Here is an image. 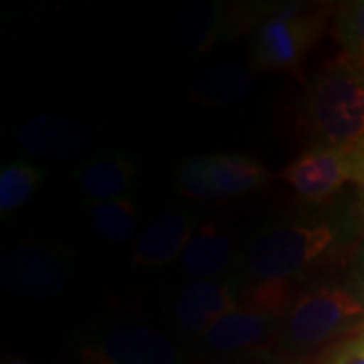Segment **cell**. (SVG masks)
<instances>
[{
  "instance_id": "1",
  "label": "cell",
  "mask_w": 364,
  "mask_h": 364,
  "mask_svg": "<svg viewBox=\"0 0 364 364\" xmlns=\"http://www.w3.org/2000/svg\"><path fill=\"white\" fill-rule=\"evenodd\" d=\"M344 229L332 217H298L255 233L243 253V269L255 282L291 279L338 247Z\"/></svg>"
},
{
  "instance_id": "2",
  "label": "cell",
  "mask_w": 364,
  "mask_h": 364,
  "mask_svg": "<svg viewBox=\"0 0 364 364\" xmlns=\"http://www.w3.org/2000/svg\"><path fill=\"white\" fill-rule=\"evenodd\" d=\"M304 122L320 146L352 148L364 140V75L344 57L308 83Z\"/></svg>"
},
{
  "instance_id": "3",
  "label": "cell",
  "mask_w": 364,
  "mask_h": 364,
  "mask_svg": "<svg viewBox=\"0 0 364 364\" xmlns=\"http://www.w3.org/2000/svg\"><path fill=\"white\" fill-rule=\"evenodd\" d=\"M364 328V304L338 286L304 294L282 324V336L291 350H312Z\"/></svg>"
},
{
  "instance_id": "4",
  "label": "cell",
  "mask_w": 364,
  "mask_h": 364,
  "mask_svg": "<svg viewBox=\"0 0 364 364\" xmlns=\"http://www.w3.org/2000/svg\"><path fill=\"white\" fill-rule=\"evenodd\" d=\"M326 9L279 4L255 26L249 53L253 65L267 71H289L308 57L326 28Z\"/></svg>"
},
{
  "instance_id": "5",
  "label": "cell",
  "mask_w": 364,
  "mask_h": 364,
  "mask_svg": "<svg viewBox=\"0 0 364 364\" xmlns=\"http://www.w3.org/2000/svg\"><path fill=\"white\" fill-rule=\"evenodd\" d=\"M81 364H186L178 344L140 322L91 326L79 334Z\"/></svg>"
},
{
  "instance_id": "6",
  "label": "cell",
  "mask_w": 364,
  "mask_h": 364,
  "mask_svg": "<svg viewBox=\"0 0 364 364\" xmlns=\"http://www.w3.org/2000/svg\"><path fill=\"white\" fill-rule=\"evenodd\" d=\"M176 181L182 193L195 200H225L261 188L269 172L255 156L225 152L184 160Z\"/></svg>"
},
{
  "instance_id": "7",
  "label": "cell",
  "mask_w": 364,
  "mask_h": 364,
  "mask_svg": "<svg viewBox=\"0 0 364 364\" xmlns=\"http://www.w3.org/2000/svg\"><path fill=\"white\" fill-rule=\"evenodd\" d=\"M71 261L65 253L41 243L9 249L0 261V284L14 298L51 299L71 282Z\"/></svg>"
},
{
  "instance_id": "8",
  "label": "cell",
  "mask_w": 364,
  "mask_h": 364,
  "mask_svg": "<svg viewBox=\"0 0 364 364\" xmlns=\"http://www.w3.org/2000/svg\"><path fill=\"white\" fill-rule=\"evenodd\" d=\"M273 11V4H249L229 9L223 2H196L184 6L174 23V41L191 53H207L223 41L241 33V28L259 25Z\"/></svg>"
},
{
  "instance_id": "9",
  "label": "cell",
  "mask_w": 364,
  "mask_h": 364,
  "mask_svg": "<svg viewBox=\"0 0 364 364\" xmlns=\"http://www.w3.org/2000/svg\"><path fill=\"white\" fill-rule=\"evenodd\" d=\"M282 178L301 200L324 203L338 195L348 182H354L352 148L316 144L287 164Z\"/></svg>"
},
{
  "instance_id": "10",
  "label": "cell",
  "mask_w": 364,
  "mask_h": 364,
  "mask_svg": "<svg viewBox=\"0 0 364 364\" xmlns=\"http://www.w3.org/2000/svg\"><path fill=\"white\" fill-rule=\"evenodd\" d=\"M14 138L28 154L53 162H83L97 148V138L90 126L49 114L25 119Z\"/></svg>"
},
{
  "instance_id": "11",
  "label": "cell",
  "mask_w": 364,
  "mask_h": 364,
  "mask_svg": "<svg viewBox=\"0 0 364 364\" xmlns=\"http://www.w3.org/2000/svg\"><path fill=\"white\" fill-rule=\"evenodd\" d=\"M239 282L225 275L213 279H193L172 299V318L186 334H203L217 320L239 308Z\"/></svg>"
},
{
  "instance_id": "12",
  "label": "cell",
  "mask_w": 364,
  "mask_h": 364,
  "mask_svg": "<svg viewBox=\"0 0 364 364\" xmlns=\"http://www.w3.org/2000/svg\"><path fill=\"white\" fill-rule=\"evenodd\" d=\"M195 231L193 210L172 208L158 215L134 241L132 263L138 267H160L182 257Z\"/></svg>"
},
{
  "instance_id": "13",
  "label": "cell",
  "mask_w": 364,
  "mask_h": 364,
  "mask_svg": "<svg viewBox=\"0 0 364 364\" xmlns=\"http://www.w3.org/2000/svg\"><path fill=\"white\" fill-rule=\"evenodd\" d=\"M255 91L253 69L237 61H215L196 71L188 83V97L207 107H225L245 102Z\"/></svg>"
},
{
  "instance_id": "14",
  "label": "cell",
  "mask_w": 364,
  "mask_h": 364,
  "mask_svg": "<svg viewBox=\"0 0 364 364\" xmlns=\"http://www.w3.org/2000/svg\"><path fill=\"white\" fill-rule=\"evenodd\" d=\"M279 324L284 322L265 314L237 308L208 328L205 332V344L215 352L249 350L273 336Z\"/></svg>"
},
{
  "instance_id": "15",
  "label": "cell",
  "mask_w": 364,
  "mask_h": 364,
  "mask_svg": "<svg viewBox=\"0 0 364 364\" xmlns=\"http://www.w3.org/2000/svg\"><path fill=\"white\" fill-rule=\"evenodd\" d=\"M235 241L213 221L200 223L184 249L181 265L195 279L219 277L235 257Z\"/></svg>"
},
{
  "instance_id": "16",
  "label": "cell",
  "mask_w": 364,
  "mask_h": 364,
  "mask_svg": "<svg viewBox=\"0 0 364 364\" xmlns=\"http://www.w3.org/2000/svg\"><path fill=\"white\" fill-rule=\"evenodd\" d=\"M136 172L138 166L132 158L109 154L87 160L73 172V178L90 200H114L130 188Z\"/></svg>"
},
{
  "instance_id": "17",
  "label": "cell",
  "mask_w": 364,
  "mask_h": 364,
  "mask_svg": "<svg viewBox=\"0 0 364 364\" xmlns=\"http://www.w3.org/2000/svg\"><path fill=\"white\" fill-rule=\"evenodd\" d=\"M85 213L91 231L105 243L128 245L138 239L140 210L128 196L114 200H90Z\"/></svg>"
},
{
  "instance_id": "18",
  "label": "cell",
  "mask_w": 364,
  "mask_h": 364,
  "mask_svg": "<svg viewBox=\"0 0 364 364\" xmlns=\"http://www.w3.org/2000/svg\"><path fill=\"white\" fill-rule=\"evenodd\" d=\"M301 298L298 286L294 279H272V282H255L241 291L239 308L259 312L275 318L286 320V316L291 312V308Z\"/></svg>"
},
{
  "instance_id": "19",
  "label": "cell",
  "mask_w": 364,
  "mask_h": 364,
  "mask_svg": "<svg viewBox=\"0 0 364 364\" xmlns=\"http://www.w3.org/2000/svg\"><path fill=\"white\" fill-rule=\"evenodd\" d=\"M45 181V170L28 162V160H13L0 168V213H13L25 207L39 191Z\"/></svg>"
},
{
  "instance_id": "20",
  "label": "cell",
  "mask_w": 364,
  "mask_h": 364,
  "mask_svg": "<svg viewBox=\"0 0 364 364\" xmlns=\"http://www.w3.org/2000/svg\"><path fill=\"white\" fill-rule=\"evenodd\" d=\"M342 57L364 75V0L348 2L340 9L336 18Z\"/></svg>"
},
{
  "instance_id": "21",
  "label": "cell",
  "mask_w": 364,
  "mask_h": 364,
  "mask_svg": "<svg viewBox=\"0 0 364 364\" xmlns=\"http://www.w3.org/2000/svg\"><path fill=\"white\" fill-rule=\"evenodd\" d=\"M316 364H364V328L328 344Z\"/></svg>"
},
{
  "instance_id": "22",
  "label": "cell",
  "mask_w": 364,
  "mask_h": 364,
  "mask_svg": "<svg viewBox=\"0 0 364 364\" xmlns=\"http://www.w3.org/2000/svg\"><path fill=\"white\" fill-rule=\"evenodd\" d=\"M352 158H354V184L360 186L364 196V140L352 146Z\"/></svg>"
},
{
  "instance_id": "23",
  "label": "cell",
  "mask_w": 364,
  "mask_h": 364,
  "mask_svg": "<svg viewBox=\"0 0 364 364\" xmlns=\"http://www.w3.org/2000/svg\"><path fill=\"white\" fill-rule=\"evenodd\" d=\"M237 364H294L291 360H286L284 356L269 354V352H257V354H249L243 360Z\"/></svg>"
},
{
  "instance_id": "24",
  "label": "cell",
  "mask_w": 364,
  "mask_h": 364,
  "mask_svg": "<svg viewBox=\"0 0 364 364\" xmlns=\"http://www.w3.org/2000/svg\"><path fill=\"white\" fill-rule=\"evenodd\" d=\"M356 296L364 304V251L358 261V273H356Z\"/></svg>"
},
{
  "instance_id": "25",
  "label": "cell",
  "mask_w": 364,
  "mask_h": 364,
  "mask_svg": "<svg viewBox=\"0 0 364 364\" xmlns=\"http://www.w3.org/2000/svg\"><path fill=\"white\" fill-rule=\"evenodd\" d=\"M2 364H33V363H28V360H25V358H6Z\"/></svg>"
}]
</instances>
